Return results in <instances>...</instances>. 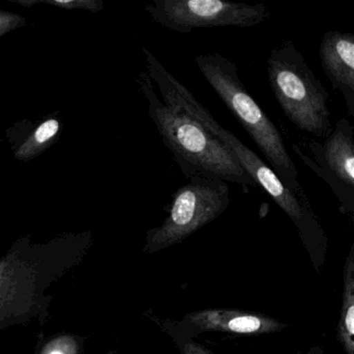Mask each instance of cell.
<instances>
[{"label": "cell", "mask_w": 354, "mask_h": 354, "mask_svg": "<svg viewBox=\"0 0 354 354\" xmlns=\"http://www.w3.org/2000/svg\"><path fill=\"white\" fill-rule=\"evenodd\" d=\"M229 205L227 182L200 176L189 178L171 196L162 225L147 234L146 252L151 254L180 243L221 216Z\"/></svg>", "instance_id": "cell-5"}, {"label": "cell", "mask_w": 354, "mask_h": 354, "mask_svg": "<svg viewBox=\"0 0 354 354\" xmlns=\"http://www.w3.org/2000/svg\"><path fill=\"white\" fill-rule=\"evenodd\" d=\"M194 62L209 86L260 149L269 167L294 194L308 198L281 132L242 84L237 66L219 53L198 55Z\"/></svg>", "instance_id": "cell-3"}, {"label": "cell", "mask_w": 354, "mask_h": 354, "mask_svg": "<svg viewBox=\"0 0 354 354\" xmlns=\"http://www.w3.org/2000/svg\"><path fill=\"white\" fill-rule=\"evenodd\" d=\"M321 67L345 99L348 117L354 118V35L329 30L319 48Z\"/></svg>", "instance_id": "cell-9"}, {"label": "cell", "mask_w": 354, "mask_h": 354, "mask_svg": "<svg viewBox=\"0 0 354 354\" xmlns=\"http://www.w3.org/2000/svg\"><path fill=\"white\" fill-rule=\"evenodd\" d=\"M136 82L148 102L149 117L186 179L200 176L223 180L241 185L244 192L256 187L229 146L185 111L159 99L146 71L138 73Z\"/></svg>", "instance_id": "cell-2"}, {"label": "cell", "mask_w": 354, "mask_h": 354, "mask_svg": "<svg viewBox=\"0 0 354 354\" xmlns=\"http://www.w3.org/2000/svg\"><path fill=\"white\" fill-rule=\"evenodd\" d=\"M294 152L318 177L324 180L339 202L342 214H354V127L343 117L323 142L312 140L310 156L292 144Z\"/></svg>", "instance_id": "cell-7"}, {"label": "cell", "mask_w": 354, "mask_h": 354, "mask_svg": "<svg viewBox=\"0 0 354 354\" xmlns=\"http://www.w3.org/2000/svg\"><path fill=\"white\" fill-rule=\"evenodd\" d=\"M269 86L287 119L300 131L325 138L333 132L330 95L292 41L267 59Z\"/></svg>", "instance_id": "cell-4"}, {"label": "cell", "mask_w": 354, "mask_h": 354, "mask_svg": "<svg viewBox=\"0 0 354 354\" xmlns=\"http://www.w3.org/2000/svg\"><path fill=\"white\" fill-rule=\"evenodd\" d=\"M145 10L156 24L179 34H190L196 28H252L269 16L264 3L223 0H153Z\"/></svg>", "instance_id": "cell-6"}, {"label": "cell", "mask_w": 354, "mask_h": 354, "mask_svg": "<svg viewBox=\"0 0 354 354\" xmlns=\"http://www.w3.org/2000/svg\"><path fill=\"white\" fill-rule=\"evenodd\" d=\"M9 3L21 6L24 9H32L35 6L47 5L63 10H84L91 13H98L103 10L102 0H8Z\"/></svg>", "instance_id": "cell-12"}, {"label": "cell", "mask_w": 354, "mask_h": 354, "mask_svg": "<svg viewBox=\"0 0 354 354\" xmlns=\"http://www.w3.org/2000/svg\"><path fill=\"white\" fill-rule=\"evenodd\" d=\"M142 53L146 59V72L152 82L158 86L163 102L171 106L179 107L229 146L244 171L254 179L256 185L260 186L293 221L312 258L323 257L327 238L308 198H301L288 188L272 169L235 134L223 128L210 111L203 106L190 91L163 67L162 64L147 47H142Z\"/></svg>", "instance_id": "cell-1"}, {"label": "cell", "mask_w": 354, "mask_h": 354, "mask_svg": "<svg viewBox=\"0 0 354 354\" xmlns=\"http://www.w3.org/2000/svg\"><path fill=\"white\" fill-rule=\"evenodd\" d=\"M64 123L59 111L36 121L22 119L10 125L5 134L16 160L30 162L59 142Z\"/></svg>", "instance_id": "cell-10"}, {"label": "cell", "mask_w": 354, "mask_h": 354, "mask_svg": "<svg viewBox=\"0 0 354 354\" xmlns=\"http://www.w3.org/2000/svg\"><path fill=\"white\" fill-rule=\"evenodd\" d=\"M26 26H28V20L24 16L0 10V38Z\"/></svg>", "instance_id": "cell-13"}, {"label": "cell", "mask_w": 354, "mask_h": 354, "mask_svg": "<svg viewBox=\"0 0 354 354\" xmlns=\"http://www.w3.org/2000/svg\"><path fill=\"white\" fill-rule=\"evenodd\" d=\"M180 347H181V354H214L200 344L194 343L189 339L181 343Z\"/></svg>", "instance_id": "cell-15"}, {"label": "cell", "mask_w": 354, "mask_h": 354, "mask_svg": "<svg viewBox=\"0 0 354 354\" xmlns=\"http://www.w3.org/2000/svg\"><path fill=\"white\" fill-rule=\"evenodd\" d=\"M45 354H74V345L68 339H57L47 347Z\"/></svg>", "instance_id": "cell-14"}, {"label": "cell", "mask_w": 354, "mask_h": 354, "mask_svg": "<svg viewBox=\"0 0 354 354\" xmlns=\"http://www.w3.org/2000/svg\"><path fill=\"white\" fill-rule=\"evenodd\" d=\"M337 337L346 354H354V246H351L344 271L343 300Z\"/></svg>", "instance_id": "cell-11"}, {"label": "cell", "mask_w": 354, "mask_h": 354, "mask_svg": "<svg viewBox=\"0 0 354 354\" xmlns=\"http://www.w3.org/2000/svg\"><path fill=\"white\" fill-rule=\"evenodd\" d=\"M285 327L283 323L265 315L227 308H207L185 315L174 328L180 337L187 339L206 331L264 335L283 330Z\"/></svg>", "instance_id": "cell-8"}]
</instances>
